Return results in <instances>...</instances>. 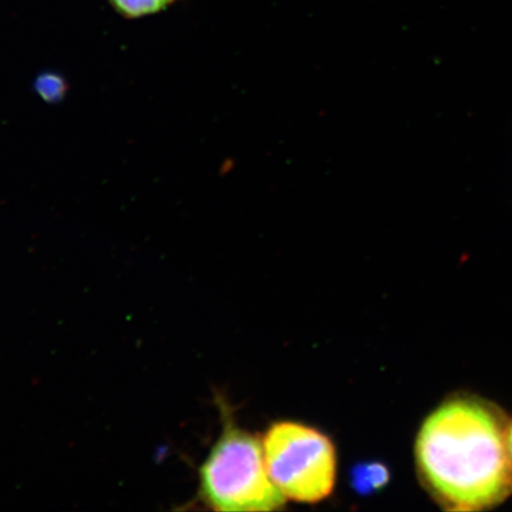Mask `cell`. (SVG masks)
<instances>
[{
  "label": "cell",
  "mask_w": 512,
  "mask_h": 512,
  "mask_svg": "<svg viewBox=\"0 0 512 512\" xmlns=\"http://www.w3.org/2000/svg\"><path fill=\"white\" fill-rule=\"evenodd\" d=\"M509 422L494 403L456 396L434 409L416 438L420 477L451 512L494 510L512 496Z\"/></svg>",
  "instance_id": "6da1fadb"
},
{
  "label": "cell",
  "mask_w": 512,
  "mask_h": 512,
  "mask_svg": "<svg viewBox=\"0 0 512 512\" xmlns=\"http://www.w3.org/2000/svg\"><path fill=\"white\" fill-rule=\"evenodd\" d=\"M220 438L198 470V497L216 511H273L286 502L268 473L264 445L223 416Z\"/></svg>",
  "instance_id": "7a4b0ae2"
},
{
  "label": "cell",
  "mask_w": 512,
  "mask_h": 512,
  "mask_svg": "<svg viewBox=\"0 0 512 512\" xmlns=\"http://www.w3.org/2000/svg\"><path fill=\"white\" fill-rule=\"evenodd\" d=\"M268 473L286 499L317 503L331 495L336 482V451L316 428L293 421L271 426L264 439Z\"/></svg>",
  "instance_id": "3957f363"
},
{
  "label": "cell",
  "mask_w": 512,
  "mask_h": 512,
  "mask_svg": "<svg viewBox=\"0 0 512 512\" xmlns=\"http://www.w3.org/2000/svg\"><path fill=\"white\" fill-rule=\"evenodd\" d=\"M352 488L360 495L374 494L380 491L389 482V470L386 465L375 462L361 463L352 467Z\"/></svg>",
  "instance_id": "277c9868"
},
{
  "label": "cell",
  "mask_w": 512,
  "mask_h": 512,
  "mask_svg": "<svg viewBox=\"0 0 512 512\" xmlns=\"http://www.w3.org/2000/svg\"><path fill=\"white\" fill-rule=\"evenodd\" d=\"M119 15L127 19H138L156 15L169 8L177 0H108Z\"/></svg>",
  "instance_id": "5b68a950"
},
{
  "label": "cell",
  "mask_w": 512,
  "mask_h": 512,
  "mask_svg": "<svg viewBox=\"0 0 512 512\" xmlns=\"http://www.w3.org/2000/svg\"><path fill=\"white\" fill-rule=\"evenodd\" d=\"M37 91L44 99L51 101L63 95L66 89V83L61 78H56V75H46L37 80Z\"/></svg>",
  "instance_id": "8992f818"
},
{
  "label": "cell",
  "mask_w": 512,
  "mask_h": 512,
  "mask_svg": "<svg viewBox=\"0 0 512 512\" xmlns=\"http://www.w3.org/2000/svg\"><path fill=\"white\" fill-rule=\"evenodd\" d=\"M508 439H509V447H510V452H511V457H512V422H510V424H509Z\"/></svg>",
  "instance_id": "52a82bcc"
}]
</instances>
